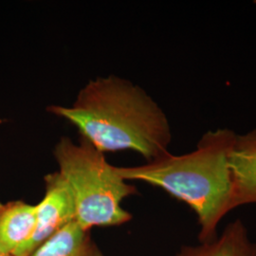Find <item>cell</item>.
Masks as SVG:
<instances>
[{
    "label": "cell",
    "mask_w": 256,
    "mask_h": 256,
    "mask_svg": "<svg viewBox=\"0 0 256 256\" xmlns=\"http://www.w3.org/2000/svg\"><path fill=\"white\" fill-rule=\"evenodd\" d=\"M48 111L72 122L102 153L131 150L150 162L168 153L172 140L164 110L142 88L115 76L92 80L72 106Z\"/></svg>",
    "instance_id": "obj_1"
},
{
    "label": "cell",
    "mask_w": 256,
    "mask_h": 256,
    "mask_svg": "<svg viewBox=\"0 0 256 256\" xmlns=\"http://www.w3.org/2000/svg\"><path fill=\"white\" fill-rule=\"evenodd\" d=\"M236 133L229 128L202 135L196 148L187 154L169 152L146 164L117 167L124 180L151 184L187 204L198 220L200 242L218 236V226L234 207V182L230 154Z\"/></svg>",
    "instance_id": "obj_2"
},
{
    "label": "cell",
    "mask_w": 256,
    "mask_h": 256,
    "mask_svg": "<svg viewBox=\"0 0 256 256\" xmlns=\"http://www.w3.org/2000/svg\"><path fill=\"white\" fill-rule=\"evenodd\" d=\"M54 156L58 172L72 194L75 221L82 229L120 226L132 220L122 203L137 189L120 176L104 153L84 138L75 144L64 137L56 144Z\"/></svg>",
    "instance_id": "obj_3"
},
{
    "label": "cell",
    "mask_w": 256,
    "mask_h": 256,
    "mask_svg": "<svg viewBox=\"0 0 256 256\" xmlns=\"http://www.w3.org/2000/svg\"><path fill=\"white\" fill-rule=\"evenodd\" d=\"M45 194L36 205V228L30 240L14 256H30L68 224L75 221L72 194L58 171L45 176Z\"/></svg>",
    "instance_id": "obj_4"
},
{
    "label": "cell",
    "mask_w": 256,
    "mask_h": 256,
    "mask_svg": "<svg viewBox=\"0 0 256 256\" xmlns=\"http://www.w3.org/2000/svg\"><path fill=\"white\" fill-rule=\"evenodd\" d=\"M234 207L256 204V129L236 135L230 154Z\"/></svg>",
    "instance_id": "obj_5"
},
{
    "label": "cell",
    "mask_w": 256,
    "mask_h": 256,
    "mask_svg": "<svg viewBox=\"0 0 256 256\" xmlns=\"http://www.w3.org/2000/svg\"><path fill=\"white\" fill-rule=\"evenodd\" d=\"M36 228V205L23 200L0 202V254L14 256Z\"/></svg>",
    "instance_id": "obj_6"
},
{
    "label": "cell",
    "mask_w": 256,
    "mask_h": 256,
    "mask_svg": "<svg viewBox=\"0 0 256 256\" xmlns=\"http://www.w3.org/2000/svg\"><path fill=\"white\" fill-rule=\"evenodd\" d=\"M176 256H256V242L243 221L234 220L214 240L196 246H185Z\"/></svg>",
    "instance_id": "obj_7"
},
{
    "label": "cell",
    "mask_w": 256,
    "mask_h": 256,
    "mask_svg": "<svg viewBox=\"0 0 256 256\" xmlns=\"http://www.w3.org/2000/svg\"><path fill=\"white\" fill-rule=\"evenodd\" d=\"M30 256H104L90 232L76 221L48 238Z\"/></svg>",
    "instance_id": "obj_8"
},
{
    "label": "cell",
    "mask_w": 256,
    "mask_h": 256,
    "mask_svg": "<svg viewBox=\"0 0 256 256\" xmlns=\"http://www.w3.org/2000/svg\"><path fill=\"white\" fill-rule=\"evenodd\" d=\"M0 256H6V254H0Z\"/></svg>",
    "instance_id": "obj_9"
}]
</instances>
